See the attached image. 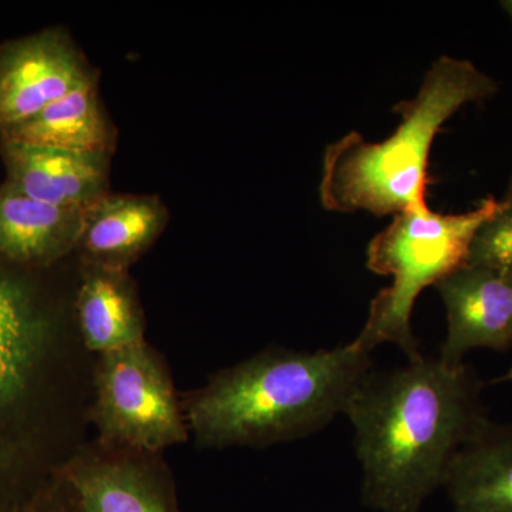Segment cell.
<instances>
[{
  "mask_svg": "<svg viewBox=\"0 0 512 512\" xmlns=\"http://www.w3.org/2000/svg\"><path fill=\"white\" fill-rule=\"evenodd\" d=\"M447 312V335L439 359L463 365L471 350L512 349V274L464 265L436 285Z\"/></svg>",
  "mask_w": 512,
  "mask_h": 512,
  "instance_id": "8",
  "label": "cell"
},
{
  "mask_svg": "<svg viewBox=\"0 0 512 512\" xmlns=\"http://www.w3.org/2000/svg\"><path fill=\"white\" fill-rule=\"evenodd\" d=\"M84 512H168L156 488L133 467L93 464L70 474Z\"/></svg>",
  "mask_w": 512,
  "mask_h": 512,
  "instance_id": "15",
  "label": "cell"
},
{
  "mask_svg": "<svg viewBox=\"0 0 512 512\" xmlns=\"http://www.w3.org/2000/svg\"><path fill=\"white\" fill-rule=\"evenodd\" d=\"M495 383H512V366L507 370L504 376L498 377Z\"/></svg>",
  "mask_w": 512,
  "mask_h": 512,
  "instance_id": "17",
  "label": "cell"
},
{
  "mask_svg": "<svg viewBox=\"0 0 512 512\" xmlns=\"http://www.w3.org/2000/svg\"><path fill=\"white\" fill-rule=\"evenodd\" d=\"M504 201V200H503ZM467 265L487 266L512 274V205L481 225L471 242Z\"/></svg>",
  "mask_w": 512,
  "mask_h": 512,
  "instance_id": "16",
  "label": "cell"
},
{
  "mask_svg": "<svg viewBox=\"0 0 512 512\" xmlns=\"http://www.w3.org/2000/svg\"><path fill=\"white\" fill-rule=\"evenodd\" d=\"M87 348L101 355L143 342L136 303L119 271L99 268L84 279L77 301Z\"/></svg>",
  "mask_w": 512,
  "mask_h": 512,
  "instance_id": "14",
  "label": "cell"
},
{
  "mask_svg": "<svg viewBox=\"0 0 512 512\" xmlns=\"http://www.w3.org/2000/svg\"><path fill=\"white\" fill-rule=\"evenodd\" d=\"M443 488L454 512H512V424L488 421L453 458Z\"/></svg>",
  "mask_w": 512,
  "mask_h": 512,
  "instance_id": "10",
  "label": "cell"
},
{
  "mask_svg": "<svg viewBox=\"0 0 512 512\" xmlns=\"http://www.w3.org/2000/svg\"><path fill=\"white\" fill-rule=\"evenodd\" d=\"M83 211L63 210L0 185V258L47 265L77 247Z\"/></svg>",
  "mask_w": 512,
  "mask_h": 512,
  "instance_id": "12",
  "label": "cell"
},
{
  "mask_svg": "<svg viewBox=\"0 0 512 512\" xmlns=\"http://www.w3.org/2000/svg\"><path fill=\"white\" fill-rule=\"evenodd\" d=\"M501 6H503V9L508 13V16H510L512 20V0H504V2H501Z\"/></svg>",
  "mask_w": 512,
  "mask_h": 512,
  "instance_id": "19",
  "label": "cell"
},
{
  "mask_svg": "<svg viewBox=\"0 0 512 512\" xmlns=\"http://www.w3.org/2000/svg\"><path fill=\"white\" fill-rule=\"evenodd\" d=\"M93 82L86 62L56 29L0 46V134Z\"/></svg>",
  "mask_w": 512,
  "mask_h": 512,
  "instance_id": "7",
  "label": "cell"
},
{
  "mask_svg": "<svg viewBox=\"0 0 512 512\" xmlns=\"http://www.w3.org/2000/svg\"><path fill=\"white\" fill-rule=\"evenodd\" d=\"M498 92V83L468 60L441 56L412 100L393 107L402 116L392 136L369 143L357 131L326 147L320 202L328 211L397 215L426 205L434 137L461 107Z\"/></svg>",
  "mask_w": 512,
  "mask_h": 512,
  "instance_id": "3",
  "label": "cell"
},
{
  "mask_svg": "<svg viewBox=\"0 0 512 512\" xmlns=\"http://www.w3.org/2000/svg\"><path fill=\"white\" fill-rule=\"evenodd\" d=\"M355 340L315 352L275 350L225 370L190 406L192 429L212 446H265L302 439L345 413L373 370Z\"/></svg>",
  "mask_w": 512,
  "mask_h": 512,
  "instance_id": "2",
  "label": "cell"
},
{
  "mask_svg": "<svg viewBox=\"0 0 512 512\" xmlns=\"http://www.w3.org/2000/svg\"><path fill=\"white\" fill-rule=\"evenodd\" d=\"M503 200L505 202H508V204L512 205V175H511L510 184H508L507 192H505Z\"/></svg>",
  "mask_w": 512,
  "mask_h": 512,
  "instance_id": "18",
  "label": "cell"
},
{
  "mask_svg": "<svg viewBox=\"0 0 512 512\" xmlns=\"http://www.w3.org/2000/svg\"><path fill=\"white\" fill-rule=\"evenodd\" d=\"M96 420L104 436L144 450L187 439L171 384L144 342L101 355Z\"/></svg>",
  "mask_w": 512,
  "mask_h": 512,
  "instance_id": "5",
  "label": "cell"
},
{
  "mask_svg": "<svg viewBox=\"0 0 512 512\" xmlns=\"http://www.w3.org/2000/svg\"><path fill=\"white\" fill-rule=\"evenodd\" d=\"M165 222L167 210L156 197L106 194L84 211L77 248L99 268L120 271L147 249Z\"/></svg>",
  "mask_w": 512,
  "mask_h": 512,
  "instance_id": "11",
  "label": "cell"
},
{
  "mask_svg": "<svg viewBox=\"0 0 512 512\" xmlns=\"http://www.w3.org/2000/svg\"><path fill=\"white\" fill-rule=\"evenodd\" d=\"M5 183L63 210L86 211L107 194V154L0 140Z\"/></svg>",
  "mask_w": 512,
  "mask_h": 512,
  "instance_id": "9",
  "label": "cell"
},
{
  "mask_svg": "<svg viewBox=\"0 0 512 512\" xmlns=\"http://www.w3.org/2000/svg\"><path fill=\"white\" fill-rule=\"evenodd\" d=\"M503 207V200L488 197L464 214H437L426 204L394 215L369 242L366 261L369 271L392 276L393 282L370 303L357 345L372 352L394 343L409 360L421 356L412 329L414 303L424 289L467 265L474 235Z\"/></svg>",
  "mask_w": 512,
  "mask_h": 512,
  "instance_id": "4",
  "label": "cell"
},
{
  "mask_svg": "<svg viewBox=\"0 0 512 512\" xmlns=\"http://www.w3.org/2000/svg\"><path fill=\"white\" fill-rule=\"evenodd\" d=\"M343 416L362 468V500L376 512H419L443 488L464 444L490 421L473 367L419 356L372 370Z\"/></svg>",
  "mask_w": 512,
  "mask_h": 512,
  "instance_id": "1",
  "label": "cell"
},
{
  "mask_svg": "<svg viewBox=\"0 0 512 512\" xmlns=\"http://www.w3.org/2000/svg\"><path fill=\"white\" fill-rule=\"evenodd\" d=\"M0 140L60 148L79 153H106L110 130L93 82L53 101L32 119L9 128Z\"/></svg>",
  "mask_w": 512,
  "mask_h": 512,
  "instance_id": "13",
  "label": "cell"
},
{
  "mask_svg": "<svg viewBox=\"0 0 512 512\" xmlns=\"http://www.w3.org/2000/svg\"><path fill=\"white\" fill-rule=\"evenodd\" d=\"M50 338L49 320L29 289L0 272V490L25 454Z\"/></svg>",
  "mask_w": 512,
  "mask_h": 512,
  "instance_id": "6",
  "label": "cell"
}]
</instances>
